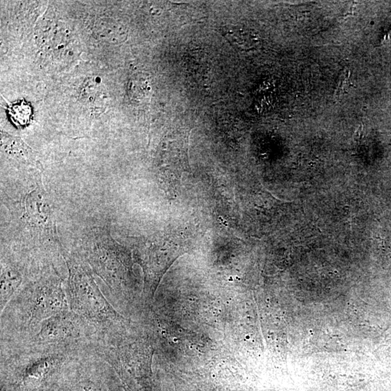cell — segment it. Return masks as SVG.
I'll return each mask as SVG.
<instances>
[{"label":"cell","mask_w":391,"mask_h":391,"mask_svg":"<svg viewBox=\"0 0 391 391\" xmlns=\"http://www.w3.org/2000/svg\"><path fill=\"white\" fill-rule=\"evenodd\" d=\"M362 136H363V126L362 125H361V126H360L359 127H358V128H357L356 132H355V135H354V139H355V140L357 141V142H358V141H359L360 139L362 138Z\"/></svg>","instance_id":"obj_10"},{"label":"cell","mask_w":391,"mask_h":391,"mask_svg":"<svg viewBox=\"0 0 391 391\" xmlns=\"http://www.w3.org/2000/svg\"><path fill=\"white\" fill-rule=\"evenodd\" d=\"M225 38L236 50L248 52L259 44V37L248 29L235 27L225 32Z\"/></svg>","instance_id":"obj_5"},{"label":"cell","mask_w":391,"mask_h":391,"mask_svg":"<svg viewBox=\"0 0 391 391\" xmlns=\"http://www.w3.org/2000/svg\"><path fill=\"white\" fill-rule=\"evenodd\" d=\"M151 93L149 79L142 75H136L128 83V94L130 98L137 103L148 101Z\"/></svg>","instance_id":"obj_7"},{"label":"cell","mask_w":391,"mask_h":391,"mask_svg":"<svg viewBox=\"0 0 391 391\" xmlns=\"http://www.w3.org/2000/svg\"><path fill=\"white\" fill-rule=\"evenodd\" d=\"M96 32L102 39L114 44L124 42L128 38L126 27L112 20H100L97 23Z\"/></svg>","instance_id":"obj_6"},{"label":"cell","mask_w":391,"mask_h":391,"mask_svg":"<svg viewBox=\"0 0 391 391\" xmlns=\"http://www.w3.org/2000/svg\"><path fill=\"white\" fill-rule=\"evenodd\" d=\"M68 300L70 310L95 330L100 341L126 330V320L86 275L72 276Z\"/></svg>","instance_id":"obj_3"},{"label":"cell","mask_w":391,"mask_h":391,"mask_svg":"<svg viewBox=\"0 0 391 391\" xmlns=\"http://www.w3.org/2000/svg\"><path fill=\"white\" fill-rule=\"evenodd\" d=\"M90 350L1 344V372L20 386L32 387L60 375L70 360Z\"/></svg>","instance_id":"obj_2"},{"label":"cell","mask_w":391,"mask_h":391,"mask_svg":"<svg viewBox=\"0 0 391 391\" xmlns=\"http://www.w3.org/2000/svg\"><path fill=\"white\" fill-rule=\"evenodd\" d=\"M69 310L68 296L59 283L50 280L28 285L18 290L1 312V344L30 338L43 321Z\"/></svg>","instance_id":"obj_1"},{"label":"cell","mask_w":391,"mask_h":391,"mask_svg":"<svg viewBox=\"0 0 391 391\" xmlns=\"http://www.w3.org/2000/svg\"><path fill=\"white\" fill-rule=\"evenodd\" d=\"M8 110L15 126H25L30 122L32 115V107L26 102H18L9 105Z\"/></svg>","instance_id":"obj_8"},{"label":"cell","mask_w":391,"mask_h":391,"mask_svg":"<svg viewBox=\"0 0 391 391\" xmlns=\"http://www.w3.org/2000/svg\"><path fill=\"white\" fill-rule=\"evenodd\" d=\"M350 71L349 70H345L340 76L338 80V85L335 89V96L336 98L341 99L345 94L349 92L350 89Z\"/></svg>","instance_id":"obj_9"},{"label":"cell","mask_w":391,"mask_h":391,"mask_svg":"<svg viewBox=\"0 0 391 391\" xmlns=\"http://www.w3.org/2000/svg\"><path fill=\"white\" fill-rule=\"evenodd\" d=\"M100 341L95 330L71 310L48 318L40 324L35 335L11 344L43 348L94 350Z\"/></svg>","instance_id":"obj_4"}]
</instances>
